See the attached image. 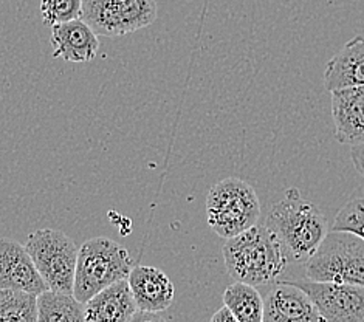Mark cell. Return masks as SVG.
I'll return each instance as SVG.
<instances>
[{
	"label": "cell",
	"mask_w": 364,
	"mask_h": 322,
	"mask_svg": "<svg viewBox=\"0 0 364 322\" xmlns=\"http://www.w3.org/2000/svg\"><path fill=\"white\" fill-rule=\"evenodd\" d=\"M222 252L232 279L251 285L276 281L290 262L282 240L267 225H255L227 239Z\"/></svg>",
	"instance_id": "1"
},
{
	"label": "cell",
	"mask_w": 364,
	"mask_h": 322,
	"mask_svg": "<svg viewBox=\"0 0 364 322\" xmlns=\"http://www.w3.org/2000/svg\"><path fill=\"white\" fill-rule=\"evenodd\" d=\"M265 225L282 240L290 262L306 264L328 234L323 211L302 198L296 188H290L272 208Z\"/></svg>",
	"instance_id": "2"
},
{
	"label": "cell",
	"mask_w": 364,
	"mask_h": 322,
	"mask_svg": "<svg viewBox=\"0 0 364 322\" xmlns=\"http://www.w3.org/2000/svg\"><path fill=\"white\" fill-rule=\"evenodd\" d=\"M134 268L129 251L107 237H93L82 243L76 265L73 294L82 304L121 279H127Z\"/></svg>",
	"instance_id": "3"
},
{
	"label": "cell",
	"mask_w": 364,
	"mask_h": 322,
	"mask_svg": "<svg viewBox=\"0 0 364 322\" xmlns=\"http://www.w3.org/2000/svg\"><path fill=\"white\" fill-rule=\"evenodd\" d=\"M261 202L253 186L230 177L211 188L206 198V219L211 230L223 239H231L257 225Z\"/></svg>",
	"instance_id": "4"
},
{
	"label": "cell",
	"mask_w": 364,
	"mask_h": 322,
	"mask_svg": "<svg viewBox=\"0 0 364 322\" xmlns=\"http://www.w3.org/2000/svg\"><path fill=\"white\" fill-rule=\"evenodd\" d=\"M304 269L311 281L364 285V239L350 231L332 230Z\"/></svg>",
	"instance_id": "5"
},
{
	"label": "cell",
	"mask_w": 364,
	"mask_h": 322,
	"mask_svg": "<svg viewBox=\"0 0 364 322\" xmlns=\"http://www.w3.org/2000/svg\"><path fill=\"white\" fill-rule=\"evenodd\" d=\"M25 248L51 290L73 294L80 248L65 232L50 228L33 231Z\"/></svg>",
	"instance_id": "6"
},
{
	"label": "cell",
	"mask_w": 364,
	"mask_h": 322,
	"mask_svg": "<svg viewBox=\"0 0 364 322\" xmlns=\"http://www.w3.org/2000/svg\"><path fill=\"white\" fill-rule=\"evenodd\" d=\"M157 14V0H84L81 17L100 36L118 38L149 27Z\"/></svg>",
	"instance_id": "7"
},
{
	"label": "cell",
	"mask_w": 364,
	"mask_h": 322,
	"mask_svg": "<svg viewBox=\"0 0 364 322\" xmlns=\"http://www.w3.org/2000/svg\"><path fill=\"white\" fill-rule=\"evenodd\" d=\"M291 282L310 296L324 321L364 322V285L311 279Z\"/></svg>",
	"instance_id": "8"
},
{
	"label": "cell",
	"mask_w": 364,
	"mask_h": 322,
	"mask_svg": "<svg viewBox=\"0 0 364 322\" xmlns=\"http://www.w3.org/2000/svg\"><path fill=\"white\" fill-rule=\"evenodd\" d=\"M0 289H16L34 294L50 289L25 245L8 237L0 242Z\"/></svg>",
	"instance_id": "9"
},
{
	"label": "cell",
	"mask_w": 364,
	"mask_h": 322,
	"mask_svg": "<svg viewBox=\"0 0 364 322\" xmlns=\"http://www.w3.org/2000/svg\"><path fill=\"white\" fill-rule=\"evenodd\" d=\"M324 321L310 296L291 281L277 282L265 296L264 322Z\"/></svg>",
	"instance_id": "10"
},
{
	"label": "cell",
	"mask_w": 364,
	"mask_h": 322,
	"mask_svg": "<svg viewBox=\"0 0 364 322\" xmlns=\"http://www.w3.org/2000/svg\"><path fill=\"white\" fill-rule=\"evenodd\" d=\"M332 118L335 138L341 144L364 143V85L332 92Z\"/></svg>",
	"instance_id": "11"
},
{
	"label": "cell",
	"mask_w": 364,
	"mask_h": 322,
	"mask_svg": "<svg viewBox=\"0 0 364 322\" xmlns=\"http://www.w3.org/2000/svg\"><path fill=\"white\" fill-rule=\"evenodd\" d=\"M127 279L141 313L159 315L174 302L176 286L166 273L159 268L147 265L134 267Z\"/></svg>",
	"instance_id": "12"
},
{
	"label": "cell",
	"mask_w": 364,
	"mask_h": 322,
	"mask_svg": "<svg viewBox=\"0 0 364 322\" xmlns=\"http://www.w3.org/2000/svg\"><path fill=\"white\" fill-rule=\"evenodd\" d=\"M100 34L82 17L51 27V45L55 58L65 63H90L100 50Z\"/></svg>",
	"instance_id": "13"
},
{
	"label": "cell",
	"mask_w": 364,
	"mask_h": 322,
	"mask_svg": "<svg viewBox=\"0 0 364 322\" xmlns=\"http://www.w3.org/2000/svg\"><path fill=\"white\" fill-rule=\"evenodd\" d=\"M84 307L85 321L89 322H127L134 321L140 311L129 279L109 285L85 302Z\"/></svg>",
	"instance_id": "14"
},
{
	"label": "cell",
	"mask_w": 364,
	"mask_h": 322,
	"mask_svg": "<svg viewBox=\"0 0 364 322\" xmlns=\"http://www.w3.org/2000/svg\"><path fill=\"white\" fill-rule=\"evenodd\" d=\"M324 85L328 92L364 85V36L349 41L328 60L324 70Z\"/></svg>",
	"instance_id": "15"
},
{
	"label": "cell",
	"mask_w": 364,
	"mask_h": 322,
	"mask_svg": "<svg viewBox=\"0 0 364 322\" xmlns=\"http://www.w3.org/2000/svg\"><path fill=\"white\" fill-rule=\"evenodd\" d=\"M39 322H84L85 307L72 293L46 290L38 296Z\"/></svg>",
	"instance_id": "16"
},
{
	"label": "cell",
	"mask_w": 364,
	"mask_h": 322,
	"mask_svg": "<svg viewBox=\"0 0 364 322\" xmlns=\"http://www.w3.org/2000/svg\"><path fill=\"white\" fill-rule=\"evenodd\" d=\"M223 304L231 308L237 322H264L265 299L256 285L236 281L225 290Z\"/></svg>",
	"instance_id": "17"
},
{
	"label": "cell",
	"mask_w": 364,
	"mask_h": 322,
	"mask_svg": "<svg viewBox=\"0 0 364 322\" xmlns=\"http://www.w3.org/2000/svg\"><path fill=\"white\" fill-rule=\"evenodd\" d=\"M38 296L16 289H0V321L36 322L39 321Z\"/></svg>",
	"instance_id": "18"
},
{
	"label": "cell",
	"mask_w": 364,
	"mask_h": 322,
	"mask_svg": "<svg viewBox=\"0 0 364 322\" xmlns=\"http://www.w3.org/2000/svg\"><path fill=\"white\" fill-rule=\"evenodd\" d=\"M82 4L84 0H42V21L48 27H55L58 23L80 19L82 16Z\"/></svg>",
	"instance_id": "19"
},
{
	"label": "cell",
	"mask_w": 364,
	"mask_h": 322,
	"mask_svg": "<svg viewBox=\"0 0 364 322\" xmlns=\"http://www.w3.org/2000/svg\"><path fill=\"white\" fill-rule=\"evenodd\" d=\"M333 230L350 231L364 239V197L346 203L335 217Z\"/></svg>",
	"instance_id": "20"
},
{
	"label": "cell",
	"mask_w": 364,
	"mask_h": 322,
	"mask_svg": "<svg viewBox=\"0 0 364 322\" xmlns=\"http://www.w3.org/2000/svg\"><path fill=\"white\" fill-rule=\"evenodd\" d=\"M350 159L353 161L355 169L364 178V143L350 147Z\"/></svg>",
	"instance_id": "21"
},
{
	"label": "cell",
	"mask_w": 364,
	"mask_h": 322,
	"mask_svg": "<svg viewBox=\"0 0 364 322\" xmlns=\"http://www.w3.org/2000/svg\"><path fill=\"white\" fill-rule=\"evenodd\" d=\"M211 321H214V322H230V321H237V319H236V316H234V313L231 311V308L223 304V307H220L211 316Z\"/></svg>",
	"instance_id": "22"
}]
</instances>
